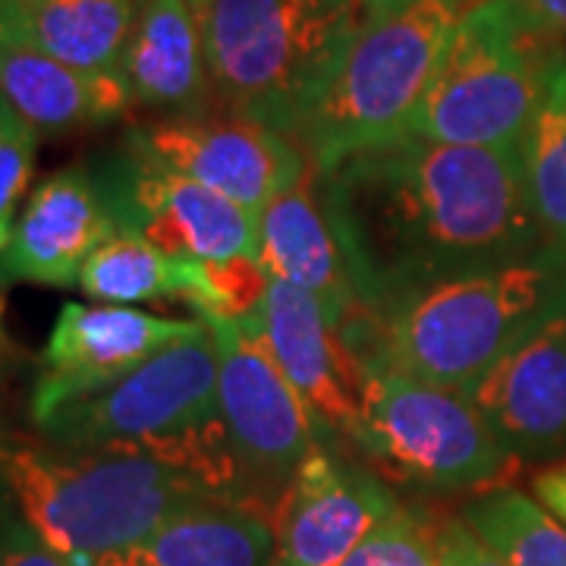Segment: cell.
<instances>
[{
  "mask_svg": "<svg viewBox=\"0 0 566 566\" xmlns=\"http://www.w3.org/2000/svg\"><path fill=\"white\" fill-rule=\"evenodd\" d=\"M359 312L545 249L523 148L403 136L315 174Z\"/></svg>",
  "mask_w": 566,
  "mask_h": 566,
  "instance_id": "6da1fadb",
  "label": "cell"
},
{
  "mask_svg": "<svg viewBox=\"0 0 566 566\" xmlns=\"http://www.w3.org/2000/svg\"><path fill=\"white\" fill-rule=\"evenodd\" d=\"M566 308V255L538 249L520 262L434 283L337 331L359 368H390L469 394L510 349Z\"/></svg>",
  "mask_w": 566,
  "mask_h": 566,
  "instance_id": "7a4b0ae2",
  "label": "cell"
},
{
  "mask_svg": "<svg viewBox=\"0 0 566 566\" xmlns=\"http://www.w3.org/2000/svg\"><path fill=\"white\" fill-rule=\"evenodd\" d=\"M17 513L76 566L148 542L186 504L214 494L196 475L136 450H66L0 438Z\"/></svg>",
  "mask_w": 566,
  "mask_h": 566,
  "instance_id": "3957f363",
  "label": "cell"
},
{
  "mask_svg": "<svg viewBox=\"0 0 566 566\" xmlns=\"http://www.w3.org/2000/svg\"><path fill=\"white\" fill-rule=\"evenodd\" d=\"M32 424L51 447L148 453L196 475L214 494L249 501L223 431L218 349L208 331Z\"/></svg>",
  "mask_w": 566,
  "mask_h": 566,
  "instance_id": "277c9868",
  "label": "cell"
},
{
  "mask_svg": "<svg viewBox=\"0 0 566 566\" xmlns=\"http://www.w3.org/2000/svg\"><path fill=\"white\" fill-rule=\"evenodd\" d=\"M218 111L300 142L363 0H189Z\"/></svg>",
  "mask_w": 566,
  "mask_h": 566,
  "instance_id": "5b68a950",
  "label": "cell"
},
{
  "mask_svg": "<svg viewBox=\"0 0 566 566\" xmlns=\"http://www.w3.org/2000/svg\"><path fill=\"white\" fill-rule=\"evenodd\" d=\"M465 0H363L300 145L315 174L409 136Z\"/></svg>",
  "mask_w": 566,
  "mask_h": 566,
  "instance_id": "8992f818",
  "label": "cell"
},
{
  "mask_svg": "<svg viewBox=\"0 0 566 566\" xmlns=\"http://www.w3.org/2000/svg\"><path fill=\"white\" fill-rule=\"evenodd\" d=\"M560 51L557 32L535 20L523 0H469L409 136L523 148Z\"/></svg>",
  "mask_w": 566,
  "mask_h": 566,
  "instance_id": "52a82bcc",
  "label": "cell"
},
{
  "mask_svg": "<svg viewBox=\"0 0 566 566\" xmlns=\"http://www.w3.org/2000/svg\"><path fill=\"white\" fill-rule=\"evenodd\" d=\"M363 412L346 447L387 485L479 494L516 469L475 403L450 387L390 368H359Z\"/></svg>",
  "mask_w": 566,
  "mask_h": 566,
  "instance_id": "ba28073f",
  "label": "cell"
},
{
  "mask_svg": "<svg viewBox=\"0 0 566 566\" xmlns=\"http://www.w3.org/2000/svg\"><path fill=\"white\" fill-rule=\"evenodd\" d=\"M205 324L218 349V403L245 497L277 516L296 469L331 434L243 324L221 318Z\"/></svg>",
  "mask_w": 566,
  "mask_h": 566,
  "instance_id": "9c48e42d",
  "label": "cell"
},
{
  "mask_svg": "<svg viewBox=\"0 0 566 566\" xmlns=\"http://www.w3.org/2000/svg\"><path fill=\"white\" fill-rule=\"evenodd\" d=\"M126 148L164 164L223 199L262 214L277 196L312 174L303 145L262 123L211 111L202 117H161L126 133Z\"/></svg>",
  "mask_w": 566,
  "mask_h": 566,
  "instance_id": "30bf717a",
  "label": "cell"
},
{
  "mask_svg": "<svg viewBox=\"0 0 566 566\" xmlns=\"http://www.w3.org/2000/svg\"><path fill=\"white\" fill-rule=\"evenodd\" d=\"M123 230H136L167 255L223 262L255 255L259 214L223 199L164 164L148 161L123 145L98 164Z\"/></svg>",
  "mask_w": 566,
  "mask_h": 566,
  "instance_id": "8fae6325",
  "label": "cell"
},
{
  "mask_svg": "<svg viewBox=\"0 0 566 566\" xmlns=\"http://www.w3.org/2000/svg\"><path fill=\"white\" fill-rule=\"evenodd\" d=\"M340 444L322 441L283 491L271 566H340L400 510L385 479Z\"/></svg>",
  "mask_w": 566,
  "mask_h": 566,
  "instance_id": "7c38bea8",
  "label": "cell"
},
{
  "mask_svg": "<svg viewBox=\"0 0 566 566\" xmlns=\"http://www.w3.org/2000/svg\"><path fill=\"white\" fill-rule=\"evenodd\" d=\"M208 331L202 318H161L133 305L66 303L41 349L32 387V422L120 381L170 344Z\"/></svg>",
  "mask_w": 566,
  "mask_h": 566,
  "instance_id": "4fadbf2b",
  "label": "cell"
},
{
  "mask_svg": "<svg viewBox=\"0 0 566 566\" xmlns=\"http://www.w3.org/2000/svg\"><path fill=\"white\" fill-rule=\"evenodd\" d=\"M123 230L98 167L73 164L29 196L13 240L0 255V281L80 286L88 255Z\"/></svg>",
  "mask_w": 566,
  "mask_h": 566,
  "instance_id": "5bb4252c",
  "label": "cell"
},
{
  "mask_svg": "<svg viewBox=\"0 0 566 566\" xmlns=\"http://www.w3.org/2000/svg\"><path fill=\"white\" fill-rule=\"evenodd\" d=\"M513 463H566V308L465 394Z\"/></svg>",
  "mask_w": 566,
  "mask_h": 566,
  "instance_id": "9a60e30c",
  "label": "cell"
},
{
  "mask_svg": "<svg viewBox=\"0 0 566 566\" xmlns=\"http://www.w3.org/2000/svg\"><path fill=\"white\" fill-rule=\"evenodd\" d=\"M243 327L296 387L315 422L346 444L363 412V378L322 305L290 283L271 281L259 315Z\"/></svg>",
  "mask_w": 566,
  "mask_h": 566,
  "instance_id": "2e32d148",
  "label": "cell"
},
{
  "mask_svg": "<svg viewBox=\"0 0 566 566\" xmlns=\"http://www.w3.org/2000/svg\"><path fill=\"white\" fill-rule=\"evenodd\" d=\"M255 259L271 281L290 283L308 293L322 305L324 318L334 331H340L346 318L359 312L356 283L324 208L315 170L259 214Z\"/></svg>",
  "mask_w": 566,
  "mask_h": 566,
  "instance_id": "e0dca14e",
  "label": "cell"
},
{
  "mask_svg": "<svg viewBox=\"0 0 566 566\" xmlns=\"http://www.w3.org/2000/svg\"><path fill=\"white\" fill-rule=\"evenodd\" d=\"M136 107L164 117L218 111L205 39L189 0H145L126 41L120 70Z\"/></svg>",
  "mask_w": 566,
  "mask_h": 566,
  "instance_id": "ac0fdd59",
  "label": "cell"
},
{
  "mask_svg": "<svg viewBox=\"0 0 566 566\" xmlns=\"http://www.w3.org/2000/svg\"><path fill=\"white\" fill-rule=\"evenodd\" d=\"M0 98L39 136L120 120L133 104L120 73H92L17 41H0Z\"/></svg>",
  "mask_w": 566,
  "mask_h": 566,
  "instance_id": "d6986e66",
  "label": "cell"
},
{
  "mask_svg": "<svg viewBox=\"0 0 566 566\" xmlns=\"http://www.w3.org/2000/svg\"><path fill=\"white\" fill-rule=\"evenodd\" d=\"M136 547L148 566H271L277 516L255 501L208 494L177 510Z\"/></svg>",
  "mask_w": 566,
  "mask_h": 566,
  "instance_id": "ffe728a7",
  "label": "cell"
},
{
  "mask_svg": "<svg viewBox=\"0 0 566 566\" xmlns=\"http://www.w3.org/2000/svg\"><path fill=\"white\" fill-rule=\"evenodd\" d=\"M145 0H7V39L54 61L117 73Z\"/></svg>",
  "mask_w": 566,
  "mask_h": 566,
  "instance_id": "44dd1931",
  "label": "cell"
},
{
  "mask_svg": "<svg viewBox=\"0 0 566 566\" xmlns=\"http://www.w3.org/2000/svg\"><path fill=\"white\" fill-rule=\"evenodd\" d=\"M460 516L510 566H566V523L520 488L479 491Z\"/></svg>",
  "mask_w": 566,
  "mask_h": 566,
  "instance_id": "7402d4cb",
  "label": "cell"
},
{
  "mask_svg": "<svg viewBox=\"0 0 566 566\" xmlns=\"http://www.w3.org/2000/svg\"><path fill=\"white\" fill-rule=\"evenodd\" d=\"M80 290L102 305L182 303L186 259L167 255L136 230H117L82 264Z\"/></svg>",
  "mask_w": 566,
  "mask_h": 566,
  "instance_id": "603a6c76",
  "label": "cell"
},
{
  "mask_svg": "<svg viewBox=\"0 0 566 566\" xmlns=\"http://www.w3.org/2000/svg\"><path fill=\"white\" fill-rule=\"evenodd\" d=\"M528 199L545 243L566 255V51L545 82V95L523 142Z\"/></svg>",
  "mask_w": 566,
  "mask_h": 566,
  "instance_id": "cb8c5ba5",
  "label": "cell"
},
{
  "mask_svg": "<svg viewBox=\"0 0 566 566\" xmlns=\"http://www.w3.org/2000/svg\"><path fill=\"white\" fill-rule=\"evenodd\" d=\"M271 277L264 274L255 255L205 262L186 259V293L182 303L192 305L199 318H221V322L249 324L264 303Z\"/></svg>",
  "mask_w": 566,
  "mask_h": 566,
  "instance_id": "d4e9b609",
  "label": "cell"
},
{
  "mask_svg": "<svg viewBox=\"0 0 566 566\" xmlns=\"http://www.w3.org/2000/svg\"><path fill=\"white\" fill-rule=\"evenodd\" d=\"M438 520L441 516L424 506L400 504L340 566H441Z\"/></svg>",
  "mask_w": 566,
  "mask_h": 566,
  "instance_id": "484cf974",
  "label": "cell"
},
{
  "mask_svg": "<svg viewBox=\"0 0 566 566\" xmlns=\"http://www.w3.org/2000/svg\"><path fill=\"white\" fill-rule=\"evenodd\" d=\"M39 133L0 98V255L13 240L20 205L35 174Z\"/></svg>",
  "mask_w": 566,
  "mask_h": 566,
  "instance_id": "4316f807",
  "label": "cell"
},
{
  "mask_svg": "<svg viewBox=\"0 0 566 566\" xmlns=\"http://www.w3.org/2000/svg\"><path fill=\"white\" fill-rule=\"evenodd\" d=\"M0 566H76L70 557L57 554L35 528L13 513L0 523Z\"/></svg>",
  "mask_w": 566,
  "mask_h": 566,
  "instance_id": "83f0119b",
  "label": "cell"
},
{
  "mask_svg": "<svg viewBox=\"0 0 566 566\" xmlns=\"http://www.w3.org/2000/svg\"><path fill=\"white\" fill-rule=\"evenodd\" d=\"M438 560L441 566H510L491 547L465 526L463 516L438 520Z\"/></svg>",
  "mask_w": 566,
  "mask_h": 566,
  "instance_id": "f1b7e54d",
  "label": "cell"
},
{
  "mask_svg": "<svg viewBox=\"0 0 566 566\" xmlns=\"http://www.w3.org/2000/svg\"><path fill=\"white\" fill-rule=\"evenodd\" d=\"M532 494H535L560 523H566V463L545 465V469L532 479Z\"/></svg>",
  "mask_w": 566,
  "mask_h": 566,
  "instance_id": "f546056e",
  "label": "cell"
},
{
  "mask_svg": "<svg viewBox=\"0 0 566 566\" xmlns=\"http://www.w3.org/2000/svg\"><path fill=\"white\" fill-rule=\"evenodd\" d=\"M532 17L542 20L557 35H566V0H523Z\"/></svg>",
  "mask_w": 566,
  "mask_h": 566,
  "instance_id": "4dcf8cb0",
  "label": "cell"
},
{
  "mask_svg": "<svg viewBox=\"0 0 566 566\" xmlns=\"http://www.w3.org/2000/svg\"><path fill=\"white\" fill-rule=\"evenodd\" d=\"M20 359V346L7 334V315H3V293H0V375Z\"/></svg>",
  "mask_w": 566,
  "mask_h": 566,
  "instance_id": "1f68e13d",
  "label": "cell"
},
{
  "mask_svg": "<svg viewBox=\"0 0 566 566\" xmlns=\"http://www.w3.org/2000/svg\"><path fill=\"white\" fill-rule=\"evenodd\" d=\"M17 513V504H13V494H10V488L3 482V475H0V523L3 520H10Z\"/></svg>",
  "mask_w": 566,
  "mask_h": 566,
  "instance_id": "d6a6232c",
  "label": "cell"
},
{
  "mask_svg": "<svg viewBox=\"0 0 566 566\" xmlns=\"http://www.w3.org/2000/svg\"><path fill=\"white\" fill-rule=\"evenodd\" d=\"M7 39V0H0V41Z\"/></svg>",
  "mask_w": 566,
  "mask_h": 566,
  "instance_id": "836d02e7",
  "label": "cell"
},
{
  "mask_svg": "<svg viewBox=\"0 0 566 566\" xmlns=\"http://www.w3.org/2000/svg\"><path fill=\"white\" fill-rule=\"evenodd\" d=\"M92 566H111V564H107V560H95V564H92Z\"/></svg>",
  "mask_w": 566,
  "mask_h": 566,
  "instance_id": "e575fe53",
  "label": "cell"
},
{
  "mask_svg": "<svg viewBox=\"0 0 566 566\" xmlns=\"http://www.w3.org/2000/svg\"><path fill=\"white\" fill-rule=\"evenodd\" d=\"M0 438H3V424H0Z\"/></svg>",
  "mask_w": 566,
  "mask_h": 566,
  "instance_id": "d590c367",
  "label": "cell"
}]
</instances>
